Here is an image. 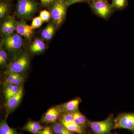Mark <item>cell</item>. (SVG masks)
<instances>
[{"label":"cell","instance_id":"6da1fadb","mask_svg":"<svg viewBox=\"0 0 134 134\" xmlns=\"http://www.w3.org/2000/svg\"><path fill=\"white\" fill-rule=\"evenodd\" d=\"M24 40L17 33L3 35L1 46L14 58L21 53Z\"/></svg>","mask_w":134,"mask_h":134},{"label":"cell","instance_id":"7a4b0ae2","mask_svg":"<svg viewBox=\"0 0 134 134\" xmlns=\"http://www.w3.org/2000/svg\"><path fill=\"white\" fill-rule=\"evenodd\" d=\"M37 5L34 0H18L16 15L21 19H31L36 13Z\"/></svg>","mask_w":134,"mask_h":134},{"label":"cell","instance_id":"3957f363","mask_svg":"<svg viewBox=\"0 0 134 134\" xmlns=\"http://www.w3.org/2000/svg\"><path fill=\"white\" fill-rule=\"evenodd\" d=\"M30 58L27 53L21 52L17 55L8 65L6 72L23 74L29 68Z\"/></svg>","mask_w":134,"mask_h":134},{"label":"cell","instance_id":"277c9868","mask_svg":"<svg viewBox=\"0 0 134 134\" xmlns=\"http://www.w3.org/2000/svg\"><path fill=\"white\" fill-rule=\"evenodd\" d=\"M89 3L91 10L95 15L106 20L109 19L115 10L107 0H101Z\"/></svg>","mask_w":134,"mask_h":134},{"label":"cell","instance_id":"5b68a950","mask_svg":"<svg viewBox=\"0 0 134 134\" xmlns=\"http://www.w3.org/2000/svg\"><path fill=\"white\" fill-rule=\"evenodd\" d=\"M68 7L66 0L59 1L50 7L51 18L57 26H59L64 21Z\"/></svg>","mask_w":134,"mask_h":134},{"label":"cell","instance_id":"8992f818","mask_svg":"<svg viewBox=\"0 0 134 134\" xmlns=\"http://www.w3.org/2000/svg\"><path fill=\"white\" fill-rule=\"evenodd\" d=\"M88 124L95 134H109L115 126L112 114L102 121H88Z\"/></svg>","mask_w":134,"mask_h":134},{"label":"cell","instance_id":"52a82bcc","mask_svg":"<svg viewBox=\"0 0 134 134\" xmlns=\"http://www.w3.org/2000/svg\"><path fill=\"white\" fill-rule=\"evenodd\" d=\"M114 129H125L134 133V113H122L114 120Z\"/></svg>","mask_w":134,"mask_h":134},{"label":"cell","instance_id":"ba28073f","mask_svg":"<svg viewBox=\"0 0 134 134\" xmlns=\"http://www.w3.org/2000/svg\"><path fill=\"white\" fill-rule=\"evenodd\" d=\"M23 95L22 88L18 93L6 101L4 107L5 109V119H7L10 114L19 106Z\"/></svg>","mask_w":134,"mask_h":134},{"label":"cell","instance_id":"9c48e42d","mask_svg":"<svg viewBox=\"0 0 134 134\" xmlns=\"http://www.w3.org/2000/svg\"><path fill=\"white\" fill-rule=\"evenodd\" d=\"M62 112L59 105L53 107L47 110L41 119L42 122L46 123H54L60 119Z\"/></svg>","mask_w":134,"mask_h":134},{"label":"cell","instance_id":"30bf717a","mask_svg":"<svg viewBox=\"0 0 134 134\" xmlns=\"http://www.w3.org/2000/svg\"><path fill=\"white\" fill-rule=\"evenodd\" d=\"M34 30L31 26L26 23L24 19H21L19 21L16 22V31L17 33L28 40L31 38Z\"/></svg>","mask_w":134,"mask_h":134},{"label":"cell","instance_id":"8fae6325","mask_svg":"<svg viewBox=\"0 0 134 134\" xmlns=\"http://www.w3.org/2000/svg\"><path fill=\"white\" fill-rule=\"evenodd\" d=\"M6 76L3 85L7 83L12 84L18 86H23L25 81V77L22 74L13 72H6Z\"/></svg>","mask_w":134,"mask_h":134},{"label":"cell","instance_id":"7c38bea8","mask_svg":"<svg viewBox=\"0 0 134 134\" xmlns=\"http://www.w3.org/2000/svg\"><path fill=\"white\" fill-rule=\"evenodd\" d=\"M81 100L79 98H76L74 99L60 105V107L62 113H74L79 111V104Z\"/></svg>","mask_w":134,"mask_h":134},{"label":"cell","instance_id":"4fadbf2b","mask_svg":"<svg viewBox=\"0 0 134 134\" xmlns=\"http://www.w3.org/2000/svg\"><path fill=\"white\" fill-rule=\"evenodd\" d=\"M3 85V92L6 101L15 95L23 88V86H16L12 84L7 83Z\"/></svg>","mask_w":134,"mask_h":134},{"label":"cell","instance_id":"5bb4252c","mask_svg":"<svg viewBox=\"0 0 134 134\" xmlns=\"http://www.w3.org/2000/svg\"><path fill=\"white\" fill-rule=\"evenodd\" d=\"M37 121H30L23 127V129L26 132L33 134H38L39 132L45 128Z\"/></svg>","mask_w":134,"mask_h":134},{"label":"cell","instance_id":"9a60e30c","mask_svg":"<svg viewBox=\"0 0 134 134\" xmlns=\"http://www.w3.org/2000/svg\"><path fill=\"white\" fill-rule=\"evenodd\" d=\"M46 48L45 44L38 39L35 40L30 46V52L33 54L42 53Z\"/></svg>","mask_w":134,"mask_h":134},{"label":"cell","instance_id":"2e32d148","mask_svg":"<svg viewBox=\"0 0 134 134\" xmlns=\"http://www.w3.org/2000/svg\"><path fill=\"white\" fill-rule=\"evenodd\" d=\"M51 128L55 134H74L73 132L69 130L60 121L54 123Z\"/></svg>","mask_w":134,"mask_h":134},{"label":"cell","instance_id":"e0dca14e","mask_svg":"<svg viewBox=\"0 0 134 134\" xmlns=\"http://www.w3.org/2000/svg\"><path fill=\"white\" fill-rule=\"evenodd\" d=\"M60 121L71 132H76L79 134H83L85 132L83 127L77 125L75 122H67L62 120H60Z\"/></svg>","mask_w":134,"mask_h":134},{"label":"cell","instance_id":"ac0fdd59","mask_svg":"<svg viewBox=\"0 0 134 134\" xmlns=\"http://www.w3.org/2000/svg\"><path fill=\"white\" fill-rule=\"evenodd\" d=\"M55 31V27L52 23H50L44 28L41 32V36L44 40L48 41L52 38Z\"/></svg>","mask_w":134,"mask_h":134},{"label":"cell","instance_id":"d6986e66","mask_svg":"<svg viewBox=\"0 0 134 134\" xmlns=\"http://www.w3.org/2000/svg\"><path fill=\"white\" fill-rule=\"evenodd\" d=\"M0 134H20L16 130L10 127L8 125L7 119L2 120L0 122Z\"/></svg>","mask_w":134,"mask_h":134},{"label":"cell","instance_id":"ffe728a7","mask_svg":"<svg viewBox=\"0 0 134 134\" xmlns=\"http://www.w3.org/2000/svg\"><path fill=\"white\" fill-rule=\"evenodd\" d=\"M74 122L81 126L85 127L88 123L86 117L79 111L74 113Z\"/></svg>","mask_w":134,"mask_h":134},{"label":"cell","instance_id":"44dd1931","mask_svg":"<svg viewBox=\"0 0 134 134\" xmlns=\"http://www.w3.org/2000/svg\"><path fill=\"white\" fill-rule=\"evenodd\" d=\"M111 5L115 10H122L126 7L128 0H111Z\"/></svg>","mask_w":134,"mask_h":134},{"label":"cell","instance_id":"7402d4cb","mask_svg":"<svg viewBox=\"0 0 134 134\" xmlns=\"http://www.w3.org/2000/svg\"><path fill=\"white\" fill-rule=\"evenodd\" d=\"M8 56L5 49L1 46L0 48V66L3 69L7 68Z\"/></svg>","mask_w":134,"mask_h":134},{"label":"cell","instance_id":"603a6c76","mask_svg":"<svg viewBox=\"0 0 134 134\" xmlns=\"http://www.w3.org/2000/svg\"><path fill=\"white\" fill-rule=\"evenodd\" d=\"M14 19V18L12 17L9 18L2 24L1 28V31L3 35H6L7 33L9 28Z\"/></svg>","mask_w":134,"mask_h":134},{"label":"cell","instance_id":"cb8c5ba5","mask_svg":"<svg viewBox=\"0 0 134 134\" xmlns=\"http://www.w3.org/2000/svg\"><path fill=\"white\" fill-rule=\"evenodd\" d=\"M9 5L6 2L0 3V19H2L6 15L9 10Z\"/></svg>","mask_w":134,"mask_h":134},{"label":"cell","instance_id":"d4e9b609","mask_svg":"<svg viewBox=\"0 0 134 134\" xmlns=\"http://www.w3.org/2000/svg\"><path fill=\"white\" fill-rule=\"evenodd\" d=\"M60 120H62L67 122H74V113H62Z\"/></svg>","mask_w":134,"mask_h":134},{"label":"cell","instance_id":"484cf974","mask_svg":"<svg viewBox=\"0 0 134 134\" xmlns=\"http://www.w3.org/2000/svg\"><path fill=\"white\" fill-rule=\"evenodd\" d=\"M43 22L40 16H36L32 19L31 26L34 29H37L42 25Z\"/></svg>","mask_w":134,"mask_h":134},{"label":"cell","instance_id":"4316f807","mask_svg":"<svg viewBox=\"0 0 134 134\" xmlns=\"http://www.w3.org/2000/svg\"><path fill=\"white\" fill-rule=\"evenodd\" d=\"M40 16L44 22H47L50 20L51 18L50 12H48L46 10H42L40 13Z\"/></svg>","mask_w":134,"mask_h":134},{"label":"cell","instance_id":"83f0119b","mask_svg":"<svg viewBox=\"0 0 134 134\" xmlns=\"http://www.w3.org/2000/svg\"><path fill=\"white\" fill-rule=\"evenodd\" d=\"M61 0H40L41 5L44 7H51L55 3Z\"/></svg>","mask_w":134,"mask_h":134},{"label":"cell","instance_id":"f1b7e54d","mask_svg":"<svg viewBox=\"0 0 134 134\" xmlns=\"http://www.w3.org/2000/svg\"><path fill=\"white\" fill-rule=\"evenodd\" d=\"M16 22L15 21L14 19H13L9 28L7 34H12L14 33L16 29Z\"/></svg>","mask_w":134,"mask_h":134},{"label":"cell","instance_id":"f546056e","mask_svg":"<svg viewBox=\"0 0 134 134\" xmlns=\"http://www.w3.org/2000/svg\"><path fill=\"white\" fill-rule=\"evenodd\" d=\"M68 7L78 3L88 2L89 0H66Z\"/></svg>","mask_w":134,"mask_h":134},{"label":"cell","instance_id":"4dcf8cb0","mask_svg":"<svg viewBox=\"0 0 134 134\" xmlns=\"http://www.w3.org/2000/svg\"><path fill=\"white\" fill-rule=\"evenodd\" d=\"M38 134H54L51 127H46L44 129L41 130L39 132Z\"/></svg>","mask_w":134,"mask_h":134},{"label":"cell","instance_id":"1f68e13d","mask_svg":"<svg viewBox=\"0 0 134 134\" xmlns=\"http://www.w3.org/2000/svg\"><path fill=\"white\" fill-rule=\"evenodd\" d=\"M101 1V0H89L88 3L96 2L98 1Z\"/></svg>","mask_w":134,"mask_h":134},{"label":"cell","instance_id":"d6a6232c","mask_svg":"<svg viewBox=\"0 0 134 134\" xmlns=\"http://www.w3.org/2000/svg\"><path fill=\"white\" fill-rule=\"evenodd\" d=\"M116 134V133H115V134Z\"/></svg>","mask_w":134,"mask_h":134}]
</instances>
